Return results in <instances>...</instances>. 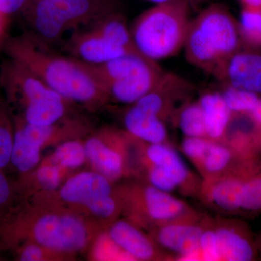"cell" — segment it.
I'll return each instance as SVG.
<instances>
[{"mask_svg":"<svg viewBox=\"0 0 261 261\" xmlns=\"http://www.w3.org/2000/svg\"><path fill=\"white\" fill-rule=\"evenodd\" d=\"M3 50L70 102L93 105L108 100L87 63L56 53L32 33L8 36Z\"/></svg>","mask_w":261,"mask_h":261,"instance_id":"6da1fadb","label":"cell"},{"mask_svg":"<svg viewBox=\"0 0 261 261\" xmlns=\"http://www.w3.org/2000/svg\"><path fill=\"white\" fill-rule=\"evenodd\" d=\"M242 47L238 22L224 5L214 4L191 19L184 49L190 64L214 75Z\"/></svg>","mask_w":261,"mask_h":261,"instance_id":"7a4b0ae2","label":"cell"},{"mask_svg":"<svg viewBox=\"0 0 261 261\" xmlns=\"http://www.w3.org/2000/svg\"><path fill=\"white\" fill-rule=\"evenodd\" d=\"M190 6V0H175L141 13L129 27L137 51L157 63L177 55L184 49L191 20Z\"/></svg>","mask_w":261,"mask_h":261,"instance_id":"3957f363","label":"cell"},{"mask_svg":"<svg viewBox=\"0 0 261 261\" xmlns=\"http://www.w3.org/2000/svg\"><path fill=\"white\" fill-rule=\"evenodd\" d=\"M120 7L119 0H30L21 13L29 32L51 46L67 32L88 27Z\"/></svg>","mask_w":261,"mask_h":261,"instance_id":"277c9868","label":"cell"},{"mask_svg":"<svg viewBox=\"0 0 261 261\" xmlns=\"http://www.w3.org/2000/svg\"><path fill=\"white\" fill-rule=\"evenodd\" d=\"M0 87L10 101L22 106L23 123L29 124H54L65 118L67 106L71 102L8 58L0 65Z\"/></svg>","mask_w":261,"mask_h":261,"instance_id":"5b68a950","label":"cell"},{"mask_svg":"<svg viewBox=\"0 0 261 261\" xmlns=\"http://www.w3.org/2000/svg\"><path fill=\"white\" fill-rule=\"evenodd\" d=\"M37 243L56 251H77L87 244V231L81 220L71 216L46 215L34 227Z\"/></svg>","mask_w":261,"mask_h":261,"instance_id":"8992f818","label":"cell"},{"mask_svg":"<svg viewBox=\"0 0 261 261\" xmlns=\"http://www.w3.org/2000/svg\"><path fill=\"white\" fill-rule=\"evenodd\" d=\"M64 49L68 56L89 64H100L138 53L116 44L92 25L73 31L65 43Z\"/></svg>","mask_w":261,"mask_h":261,"instance_id":"52a82bcc","label":"cell"},{"mask_svg":"<svg viewBox=\"0 0 261 261\" xmlns=\"http://www.w3.org/2000/svg\"><path fill=\"white\" fill-rule=\"evenodd\" d=\"M225 85L261 96V49L242 47L214 75Z\"/></svg>","mask_w":261,"mask_h":261,"instance_id":"ba28073f","label":"cell"},{"mask_svg":"<svg viewBox=\"0 0 261 261\" xmlns=\"http://www.w3.org/2000/svg\"><path fill=\"white\" fill-rule=\"evenodd\" d=\"M164 72L157 62L147 59L128 74L105 85L102 89L108 100L132 105L152 90Z\"/></svg>","mask_w":261,"mask_h":261,"instance_id":"9c48e42d","label":"cell"},{"mask_svg":"<svg viewBox=\"0 0 261 261\" xmlns=\"http://www.w3.org/2000/svg\"><path fill=\"white\" fill-rule=\"evenodd\" d=\"M56 125L20 124L13 137L11 153L12 163L17 169L27 172L37 166L41 147L58 132Z\"/></svg>","mask_w":261,"mask_h":261,"instance_id":"30bf717a","label":"cell"},{"mask_svg":"<svg viewBox=\"0 0 261 261\" xmlns=\"http://www.w3.org/2000/svg\"><path fill=\"white\" fill-rule=\"evenodd\" d=\"M203 231L197 225L166 223L158 231V242L166 250L178 254L180 260H202L200 240Z\"/></svg>","mask_w":261,"mask_h":261,"instance_id":"8fae6325","label":"cell"},{"mask_svg":"<svg viewBox=\"0 0 261 261\" xmlns=\"http://www.w3.org/2000/svg\"><path fill=\"white\" fill-rule=\"evenodd\" d=\"M111 192L112 188L108 178L97 171H87L69 178L62 187L60 195L65 202L87 206L111 195Z\"/></svg>","mask_w":261,"mask_h":261,"instance_id":"7c38bea8","label":"cell"},{"mask_svg":"<svg viewBox=\"0 0 261 261\" xmlns=\"http://www.w3.org/2000/svg\"><path fill=\"white\" fill-rule=\"evenodd\" d=\"M216 231L221 260L251 261L258 257L256 242L243 224L222 226Z\"/></svg>","mask_w":261,"mask_h":261,"instance_id":"4fadbf2b","label":"cell"},{"mask_svg":"<svg viewBox=\"0 0 261 261\" xmlns=\"http://www.w3.org/2000/svg\"><path fill=\"white\" fill-rule=\"evenodd\" d=\"M127 132L149 144L163 143L167 138V129L162 118L135 104L124 116Z\"/></svg>","mask_w":261,"mask_h":261,"instance_id":"5bb4252c","label":"cell"},{"mask_svg":"<svg viewBox=\"0 0 261 261\" xmlns=\"http://www.w3.org/2000/svg\"><path fill=\"white\" fill-rule=\"evenodd\" d=\"M205 121L206 137L219 140L226 135L232 113L228 109L222 94L219 92H207L199 99Z\"/></svg>","mask_w":261,"mask_h":261,"instance_id":"9a60e30c","label":"cell"},{"mask_svg":"<svg viewBox=\"0 0 261 261\" xmlns=\"http://www.w3.org/2000/svg\"><path fill=\"white\" fill-rule=\"evenodd\" d=\"M109 238L134 260H150L154 256V249L151 242L126 221H118L113 225Z\"/></svg>","mask_w":261,"mask_h":261,"instance_id":"2e32d148","label":"cell"},{"mask_svg":"<svg viewBox=\"0 0 261 261\" xmlns=\"http://www.w3.org/2000/svg\"><path fill=\"white\" fill-rule=\"evenodd\" d=\"M144 200L149 217L164 224L176 221L187 211L186 205L179 199L152 186L145 189Z\"/></svg>","mask_w":261,"mask_h":261,"instance_id":"e0dca14e","label":"cell"},{"mask_svg":"<svg viewBox=\"0 0 261 261\" xmlns=\"http://www.w3.org/2000/svg\"><path fill=\"white\" fill-rule=\"evenodd\" d=\"M86 156L97 172L109 180L116 179L123 171L121 154L108 147L100 138L93 137L84 145Z\"/></svg>","mask_w":261,"mask_h":261,"instance_id":"ac0fdd59","label":"cell"},{"mask_svg":"<svg viewBox=\"0 0 261 261\" xmlns=\"http://www.w3.org/2000/svg\"><path fill=\"white\" fill-rule=\"evenodd\" d=\"M242 162L227 177L215 183L211 190V200L226 212L240 213L243 187Z\"/></svg>","mask_w":261,"mask_h":261,"instance_id":"d6986e66","label":"cell"},{"mask_svg":"<svg viewBox=\"0 0 261 261\" xmlns=\"http://www.w3.org/2000/svg\"><path fill=\"white\" fill-rule=\"evenodd\" d=\"M146 153L152 166L159 168L178 187L186 181L189 175L186 165L179 154L164 142L149 144Z\"/></svg>","mask_w":261,"mask_h":261,"instance_id":"ffe728a7","label":"cell"},{"mask_svg":"<svg viewBox=\"0 0 261 261\" xmlns=\"http://www.w3.org/2000/svg\"><path fill=\"white\" fill-rule=\"evenodd\" d=\"M238 27L243 45L261 49V8L244 7Z\"/></svg>","mask_w":261,"mask_h":261,"instance_id":"44dd1931","label":"cell"},{"mask_svg":"<svg viewBox=\"0 0 261 261\" xmlns=\"http://www.w3.org/2000/svg\"><path fill=\"white\" fill-rule=\"evenodd\" d=\"M178 125L185 137H206L203 113L198 102L190 103L182 108Z\"/></svg>","mask_w":261,"mask_h":261,"instance_id":"7402d4cb","label":"cell"},{"mask_svg":"<svg viewBox=\"0 0 261 261\" xmlns=\"http://www.w3.org/2000/svg\"><path fill=\"white\" fill-rule=\"evenodd\" d=\"M221 94L232 114L246 116L255 107L259 98L261 97L258 94L245 89L235 88L227 85H225Z\"/></svg>","mask_w":261,"mask_h":261,"instance_id":"603a6c76","label":"cell"},{"mask_svg":"<svg viewBox=\"0 0 261 261\" xmlns=\"http://www.w3.org/2000/svg\"><path fill=\"white\" fill-rule=\"evenodd\" d=\"M87 159L84 145L77 141H69L60 145L55 151L53 161L65 168H77Z\"/></svg>","mask_w":261,"mask_h":261,"instance_id":"cb8c5ba5","label":"cell"},{"mask_svg":"<svg viewBox=\"0 0 261 261\" xmlns=\"http://www.w3.org/2000/svg\"><path fill=\"white\" fill-rule=\"evenodd\" d=\"M233 161L231 149L226 146L213 141L201 162L199 163L204 171L209 173H218L224 171Z\"/></svg>","mask_w":261,"mask_h":261,"instance_id":"d4e9b609","label":"cell"},{"mask_svg":"<svg viewBox=\"0 0 261 261\" xmlns=\"http://www.w3.org/2000/svg\"><path fill=\"white\" fill-rule=\"evenodd\" d=\"M13 137L8 126L0 99V168L5 167L11 161Z\"/></svg>","mask_w":261,"mask_h":261,"instance_id":"484cf974","label":"cell"},{"mask_svg":"<svg viewBox=\"0 0 261 261\" xmlns=\"http://www.w3.org/2000/svg\"><path fill=\"white\" fill-rule=\"evenodd\" d=\"M200 252L202 260H221L216 230H204L202 231L200 240Z\"/></svg>","mask_w":261,"mask_h":261,"instance_id":"4316f807","label":"cell"},{"mask_svg":"<svg viewBox=\"0 0 261 261\" xmlns=\"http://www.w3.org/2000/svg\"><path fill=\"white\" fill-rule=\"evenodd\" d=\"M213 141L207 137H185L182 142V150L189 159L200 163Z\"/></svg>","mask_w":261,"mask_h":261,"instance_id":"83f0119b","label":"cell"},{"mask_svg":"<svg viewBox=\"0 0 261 261\" xmlns=\"http://www.w3.org/2000/svg\"><path fill=\"white\" fill-rule=\"evenodd\" d=\"M37 176L39 183L45 190H56L61 184V172L58 165L42 166L38 170Z\"/></svg>","mask_w":261,"mask_h":261,"instance_id":"f1b7e54d","label":"cell"},{"mask_svg":"<svg viewBox=\"0 0 261 261\" xmlns=\"http://www.w3.org/2000/svg\"><path fill=\"white\" fill-rule=\"evenodd\" d=\"M92 214L102 218L112 216L116 211V202L111 195L102 197L86 206Z\"/></svg>","mask_w":261,"mask_h":261,"instance_id":"f546056e","label":"cell"},{"mask_svg":"<svg viewBox=\"0 0 261 261\" xmlns=\"http://www.w3.org/2000/svg\"><path fill=\"white\" fill-rule=\"evenodd\" d=\"M30 0H0V13L10 17L22 13Z\"/></svg>","mask_w":261,"mask_h":261,"instance_id":"4dcf8cb0","label":"cell"},{"mask_svg":"<svg viewBox=\"0 0 261 261\" xmlns=\"http://www.w3.org/2000/svg\"><path fill=\"white\" fill-rule=\"evenodd\" d=\"M43 251L40 247L36 245H29L24 249L20 260L23 261H37L42 260Z\"/></svg>","mask_w":261,"mask_h":261,"instance_id":"1f68e13d","label":"cell"},{"mask_svg":"<svg viewBox=\"0 0 261 261\" xmlns=\"http://www.w3.org/2000/svg\"><path fill=\"white\" fill-rule=\"evenodd\" d=\"M248 118L253 123L255 128L261 127V97L259 98L258 101L255 105V107L252 108V111L247 114Z\"/></svg>","mask_w":261,"mask_h":261,"instance_id":"d6a6232c","label":"cell"},{"mask_svg":"<svg viewBox=\"0 0 261 261\" xmlns=\"http://www.w3.org/2000/svg\"><path fill=\"white\" fill-rule=\"evenodd\" d=\"M9 17L0 13V47L3 48V44L8 38V29L9 25Z\"/></svg>","mask_w":261,"mask_h":261,"instance_id":"836d02e7","label":"cell"},{"mask_svg":"<svg viewBox=\"0 0 261 261\" xmlns=\"http://www.w3.org/2000/svg\"><path fill=\"white\" fill-rule=\"evenodd\" d=\"M9 184L3 174L0 173V205L4 204L10 196Z\"/></svg>","mask_w":261,"mask_h":261,"instance_id":"e575fe53","label":"cell"},{"mask_svg":"<svg viewBox=\"0 0 261 261\" xmlns=\"http://www.w3.org/2000/svg\"><path fill=\"white\" fill-rule=\"evenodd\" d=\"M243 3L244 7L250 8H261V0H240Z\"/></svg>","mask_w":261,"mask_h":261,"instance_id":"d590c367","label":"cell"},{"mask_svg":"<svg viewBox=\"0 0 261 261\" xmlns=\"http://www.w3.org/2000/svg\"><path fill=\"white\" fill-rule=\"evenodd\" d=\"M255 140L257 142L255 143L257 144L261 149V127L260 128H255Z\"/></svg>","mask_w":261,"mask_h":261,"instance_id":"8d00e7d4","label":"cell"},{"mask_svg":"<svg viewBox=\"0 0 261 261\" xmlns=\"http://www.w3.org/2000/svg\"><path fill=\"white\" fill-rule=\"evenodd\" d=\"M152 2L154 4H161V3H168V2L175 1V0H147Z\"/></svg>","mask_w":261,"mask_h":261,"instance_id":"74e56055","label":"cell"},{"mask_svg":"<svg viewBox=\"0 0 261 261\" xmlns=\"http://www.w3.org/2000/svg\"><path fill=\"white\" fill-rule=\"evenodd\" d=\"M256 242V245H257V252H258V256L260 254H261V238L260 240H258V241H255Z\"/></svg>","mask_w":261,"mask_h":261,"instance_id":"f35d334b","label":"cell"},{"mask_svg":"<svg viewBox=\"0 0 261 261\" xmlns=\"http://www.w3.org/2000/svg\"><path fill=\"white\" fill-rule=\"evenodd\" d=\"M199 1H200V0H190V3H191L192 2H194V3H198Z\"/></svg>","mask_w":261,"mask_h":261,"instance_id":"ab89813d","label":"cell"},{"mask_svg":"<svg viewBox=\"0 0 261 261\" xmlns=\"http://www.w3.org/2000/svg\"><path fill=\"white\" fill-rule=\"evenodd\" d=\"M3 50V48L0 47V51Z\"/></svg>","mask_w":261,"mask_h":261,"instance_id":"60d3db41","label":"cell"}]
</instances>
